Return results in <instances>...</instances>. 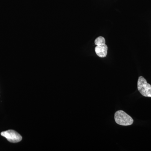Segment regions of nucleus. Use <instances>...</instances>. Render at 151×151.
Segmentation results:
<instances>
[{
    "instance_id": "obj_1",
    "label": "nucleus",
    "mask_w": 151,
    "mask_h": 151,
    "mask_svg": "<svg viewBox=\"0 0 151 151\" xmlns=\"http://www.w3.org/2000/svg\"><path fill=\"white\" fill-rule=\"evenodd\" d=\"M114 118L116 123L121 126H130L134 122L132 117L123 111H117L115 113Z\"/></svg>"
},
{
    "instance_id": "obj_2",
    "label": "nucleus",
    "mask_w": 151,
    "mask_h": 151,
    "mask_svg": "<svg viewBox=\"0 0 151 151\" xmlns=\"http://www.w3.org/2000/svg\"><path fill=\"white\" fill-rule=\"evenodd\" d=\"M137 88L142 95L146 97H151V85L147 83L143 76L139 77L137 82Z\"/></svg>"
},
{
    "instance_id": "obj_3",
    "label": "nucleus",
    "mask_w": 151,
    "mask_h": 151,
    "mask_svg": "<svg viewBox=\"0 0 151 151\" xmlns=\"http://www.w3.org/2000/svg\"><path fill=\"white\" fill-rule=\"evenodd\" d=\"M1 135L4 137L10 142L16 143L22 141V137L19 133L13 130H9L1 133Z\"/></svg>"
},
{
    "instance_id": "obj_4",
    "label": "nucleus",
    "mask_w": 151,
    "mask_h": 151,
    "mask_svg": "<svg viewBox=\"0 0 151 151\" xmlns=\"http://www.w3.org/2000/svg\"><path fill=\"white\" fill-rule=\"evenodd\" d=\"M108 47L106 44L97 46L95 47V52L97 56L104 58L107 56Z\"/></svg>"
},
{
    "instance_id": "obj_5",
    "label": "nucleus",
    "mask_w": 151,
    "mask_h": 151,
    "mask_svg": "<svg viewBox=\"0 0 151 151\" xmlns=\"http://www.w3.org/2000/svg\"><path fill=\"white\" fill-rule=\"evenodd\" d=\"M94 44L97 46L103 45L105 44V38L103 37L100 36L97 37L94 41Z\"/></svg>"
}]
</instances>
